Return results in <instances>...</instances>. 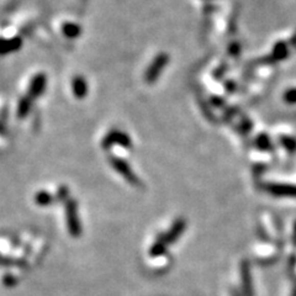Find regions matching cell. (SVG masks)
Masks as SVG:
<instances>
[{
  "label": "cell",
  "instance_id": "277c9868",
  "mask_svg": "<svg viewBox=\"0 0 296 296\" xmlns=\"http://www.w3.org/2000/svg\"><path fill=\"white\" fill-rule=\"evenodd\" d=\"M112 165H114L115 169H116L121 176L125 178L126 180H129V182L132 183V184H137L138 183L137 178L135 177L133 171L130 169V167L126 164L125 162L120 161V159H112Z\"/></svg>",
  "mask_w": 296,
  "mask_h": 296
},
{
  "label": "cell",
  "instance_id": "52a82bcc",
  "mask_svg": "<svg viewBox=\"0 0 296 296\" xmlns=\"http://www.w3.org/2000/svg\"><path fill=\"white\" fill-rule=\"evenodd\" d=\"M183 230H184V222L179 221L177 225H174L173 229L170 230V232L167 233V235L164 236V242H168V243L173 242L174 239H176L177 237L180 235V232H182Z\"/></svg>",
  "mask_w": 296,
  "mask_h": 296
},
{
  "label": "cell",
  "instance_id": "8fae6325",
  "mask_svg": "<svg viewBox=\"0 0 296 296\" xmlns=\"http://www.w3.org/2000/svg\"><path fill=\"white\" fill-rule=\"evenodd\" d=\"M292 296H296V291H295V292H294V295H292Z\"/></svg>",
  "mask_w": 296,
  "mask_h": 296
},
{
  "label": "cell",
  "instance_id": "3957f363",
  "mask_svg": "<svg viewBox=\"0 0 296 296\" xmlns=\"http://www.w3.org/2000/svg\"><path fill=\"white\" fill-rule=\"evenodd\" d=\"M265 190L274 196L283 198H296V186L288 184H268L265 185Z\"/></svg>",
  "mask_w": 296,
  "mask_h": 296
},
{
  "label": "cell",
  "instance_id": "6da1fadb",
  "mask_svg": "<svg viewBox=\"0 0 296 296\" xmlns=\"http://www.w3.org/2000/svg\"><path fill=\"white\" fill-rule=\"evenodd\" d=\"M64 215H66L67 229L70 236L78 238L82 235V225L78 215V206L73 199H68L64 207Z\"/></svg>",
  "mask_w": 296,
  "mask_h": 296
},
{
  "label": "cell",
  "instance_id": "5b68a950",
  "mask_svg": "<svg viewBox=\"0 0 296 296\" xmlns=\"http://www.w3.org/2000/svg\"><path fill=\"white\" fill-rule=\"evenodd\" d=\"M55 199L56 198L46 190L37 191L36 194H35V198H34L35 203H36V205H38V206L51 205V204H53V201H55Z\"/></svg>",
  "mask_w": 296,
  "mask_h": 296
},
{
  "label": "cell",
  "instance_id": "ba28073f",
  "mask_svg": "<svg viewBox=\"0 0 296 296\" xmlns=\"http://www.w3.org/2000/svg\"><path fill=\"white\" fill-rule=\"evenodd\" d=\"M68 189L66 188V186H61V188L58 189V191H57V195H56V199H58V200H68Z\"/></svg>",
  "mask_w": 296,
  "mask_h": 296
},
{
  "label": "cell",
  "instance_id": "30bf717a",
  "mask_svg": "<svg viewBox=\"0 0 296 296\" xmlns=\"http://www.w3.org/2000/svg\"><path fill=\"white\" fill-rule=\"evenodd\" d=\"M2 259H3V258H2V256H0V263H2Z\"/></svg>",
  "mask_w": 296,
  "mask_h": 296
},
{
  "label": "cell",
  "instance_id": "7a4b0ae2",
  "mask_svg": "<svg viewBox=\"0 0 296 296\" xmlns=\"http://www.w3.org/2000/svg\"><path fill=\"white\" fill-rule=\"evenodd\" d=\"M168 56L164 55V53H161L159 56H157L155 58V61L151 63V66L148 67L146 74H144V81L147 83H153L157 81L161 73L163 72V68L167 66L168 63Z\"/></svg>",
  "mask_w": 296,
  "mask_h": 296
},
{
  "label": "cell",
  "instance_id": "8992f818",
  "mask_svg": "<svg viewBox=\"0 0 296 296\" xmlns=\"http://www.w3.org/2000/svg\"><path fill=\"white\" fill-rule=\"evenodd\" d=\"M242 281H243V289L247 296H253V291H252V283H251V275H250V268L248 264L242 265Z\"/></svg>",
  "mask_w": 296,
  "mask_h": 296
},
{
  "label": "cell",
  "instance_id": "9c48e42d",
  "mask_svg": "<svg viewBox=\"0 0 296 296\" xmlns=\"http://www.w3.org/2000/svg\"><path fill=\"white\" fill-rule=\"evenodd\" d=\"M3 283H4L7 286H13V285H15V284H16V279H15V278L11 274H7L5 275L4 280H3Z\"/></svg>",
  "mask_w": 296,
  "mask_h": 296
}]
</instances>
